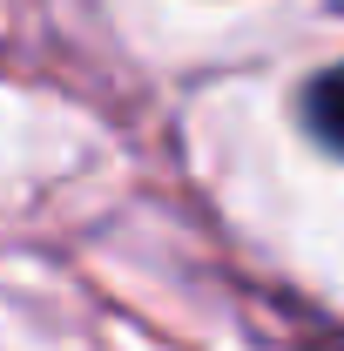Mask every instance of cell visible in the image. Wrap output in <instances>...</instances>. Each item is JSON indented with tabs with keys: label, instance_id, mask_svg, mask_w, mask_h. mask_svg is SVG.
Listing matches in <instances>:
<instances>
[{
	"label": "cell",
	"instance_id": "1",
	"mask_svg": "<svg viewBox=\"0 0 344 351\" xmlns=\"http://www.w3.org/2000/svg\"><path fill=\"white\" fill-rule=\"evenodd\" d=\"M297 122H304V135H310L324 156H338V162H344V61H331L324 75L304 82Z\"/></svg>",
	"mask_w": 344,
	"mask_h": 351
}]
</instances>
